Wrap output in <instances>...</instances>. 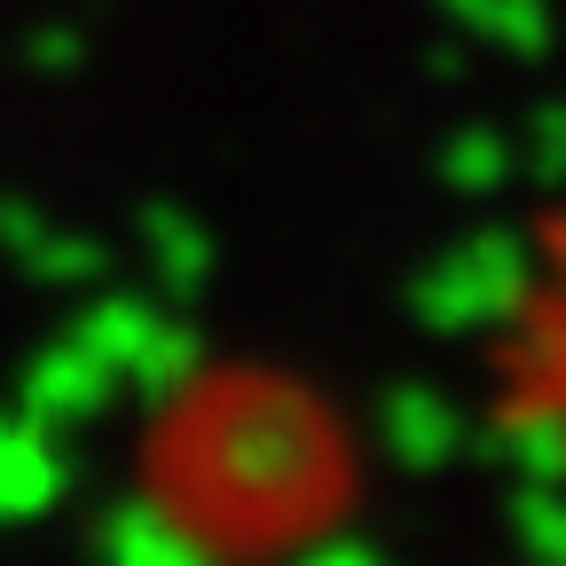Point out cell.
Here are the masks:
<instances>
[{
	"mask_svg": "<svg viewBox=\"0 0 566 566\" xmlns=\"http://www.w3.org/2000/svg\"><path fill=\"white\" fill-rule=\"evenodd\" d=\"M488 378H495L504 417L566 464V205L535 221V237L512 268V292L495 307Z\"/></svg>",
	"mask_w": 566,
	"mask_h": 566,
	"instance_id": "obj_1",
	"label": "cell"
}]
</instances>
